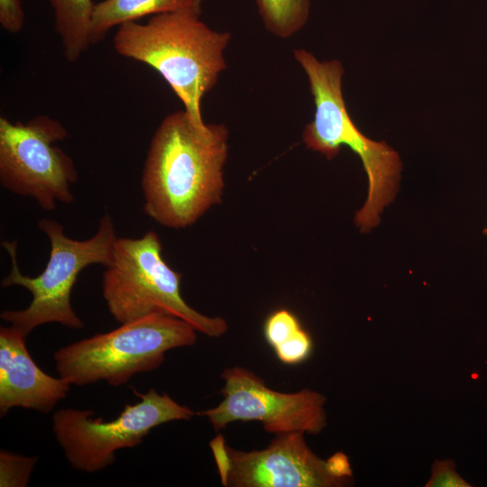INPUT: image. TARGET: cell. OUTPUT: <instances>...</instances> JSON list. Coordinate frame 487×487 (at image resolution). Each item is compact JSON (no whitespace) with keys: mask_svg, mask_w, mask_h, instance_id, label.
Returning a JSON list of instances; mask_svg holds the SVG:
<instances>
[{"mask_svg":"<svg viewBox=\"0 0 487 487\" xmlns=\"http://www.w3.org/2000/svg\"><path fill=\"white\" fill-rule=\"evenodd\" d=\"M36 462L37 457H27L6 451H1L0 486H26Z\"/></svg>","mask_w":487,"mask_h":487,"instance_id":"cell-15","label":"cell"},{"mask_svg":"<svg viewBox=\"0 0 487 487\" xmlns=\"http://www.w3.org/2000/svg\"><path fill=\"white\" fill-rule=\"evenodd\" d=\"M303 432L277 435L263 449L239 451L223 437L210 443L221 482L228 487H338L350 481L333 475L327 461L308 446Z\"/></svg>","mask_w":487,"mask_h":487,"instance_id":"cell-10","label":"cell"},{"mask_svg":"<svg viewBox=\"0 0 487 487\" xmlns=\"http://www.w3.org/2000/svg\"><path fill=\"white\" fill-rule=\"evenodd\" d=\"M38 226L48 237L51 252L45 269L36 277L24 275L20 271L17 242H2L9 254L11 269L2 279L1 287H23L31 292L32 299L26 308L5 310L0 317L23 336L47 323L80 329L84 323L71 306V290L83 269L92 264L107 267L111 263L117 238L113 219L110 215H104L95 234L81 241L67 236L63 225L57 220L43 218L38 222Z\"/></svg>","mask_w":487,"mask_h":487,"instance_id":"cell-4","label":"cell"},{"mask_svg":"<svg viewBox=\"0 0 487 487\" xmlns=\"http://www.w3.org/2000/svg\"><path fill=\"white\" fill-rule=\"evenodd\" d=\"M294 58L305 71L315 105L313 120L303 131L308 149L330 160L342 146L356 153L368 177V196L354 217L362 232L380 221V214L394 198L401 170L399 154L385 142L366 137L350 117L342 93L344 68L340 61L318 60L304 49L294 51Z\"/></svg>","mask_w":487,"mask_h":487,"instance_id":"cell-3","label":"cell"},{"mask_svg":"<svg viewBox=\"0 0 487 487\" xmlns=\"http://www.w3.org/2000/svg\"><path fill=\"white\" fill-rule=\"evenodd\" d=\"M135 404H125L110 420L95 418L89 409H60L52 416V431L65 457L78 471L95 473L112 464L115 452L140 445L150 431L164 423L189 420L196 412L154 389L140 393Z\"/></svg>","mask_w":487,"mask_h":487,"instance_id":"cell-7","label":"cell"},{"mask_svg":"<svg viewBox=\"0 0 487 487\" xmlns=\"http://www.w3.org/2000/svg\"><path fill=\"white\" fill-rule=\"evenodd\" d=\"M455 471L452 461H436L432 466V474L426 487H470Z\"/></svg>","mask_w":487,"mask_h":487,"instance_id":"cell-18","label":"cell"},{"mask_svg":"<svg viewBox=\"0 0 487 487\" xmlns=\"http://www.w3.org/2000/svg\"><path fill=\"white\" fill-rule=\"evenodd\" d=\"M328 468L333 475L337 478L350 481L352 471L346 455L336 453L327 460Z\"/></svg>","mask_w":487,"mask_h":487,"instance_id":"cell-20","label":"cell"},{"mask_svg":"<svg viewBox=\"0 0 487 487\" xmlns=\"http://www.w3.org/2000/svg\"><path fill=\"white\" fill-rule=\"evenodd\" d=\"M181 277L164 261L156 232L148 231L139 238L117 237L112 262L103 273V297L120 324L163 314L188 322L209 337L223 335L227 322L188 305L180 293Z\"/></svg>","mask_w":487,"mask_h":487,"instance_id":"cell-5","label":"cell"},{"mask_svg":"<svg viewBox=\"0 0 487 487\" xmlns=\"http://www.w3.org/2000/svg\"><path fill=\"white\" fill-rule=\"evenodd\" d=\"M69 136L59 121L37 115L27 123L0 117V184L33 198L46 211L74 200L78 178L72 158L55 143Z\"/></svg>","mask_w":487,"mask_h":487,"instance_id":"cell-8","label":"cell"},{"mask_svg":"<svg viewBox=\"0 0 487 487\" xmlns=\"http://www.w3.org/2000/svg\"><path fill=\"white\" fill-rule=\"evenodd\" d=\"M220 390L223 400L215 408L198 413L207 417L216 431L235 421H259L271 434L290 432L317 434L326 426V398L304 389L280 392L269 388L255 373L234 366L223 371Z\"/></svg>","mask_w":487,"mask_h":487,"instance_id":"cell-9","label":"cell"},{"mask_svg":"<svg viewBox=\"0 0 487 487\" xmlns=\"http://www.w3.org/2000/svg\"><path fill=\"white\" fill-rule=\"evenodd\" d=\"M311 349V338L302 328L294 336L273 350L281 363L292 365L304 362L309 356Z\"/></svg>","mask_w":487,"mask_h":487,"instance_id":"cell-17","label":"cell"},{"mask_svg":"<svg viewBox=\"0 0 487 487\" xmlns=\"http://www.w3.org/2000/svg\"><path fill=\"white\" fill-rule=\"evenodd\" d=\"M48 1L63 54L68 61L75 62L91 45L90 29L95 4L92 0Z\"/></svg>","mask_w":487,"mask_h":487,"instance_id":"cell-13","label":"cell"},{"mask_svg":"<svg viewBox=\"0 0 487 487\" xmlns=\"http://www.w3.org/2000/svg\"><path fill=\"white\" fill-rule=\"evenodd\" d=\"M0 24L9 33H18L24 24L20 0H0Z\"/></svg>","mask_w":487,"mask_h":487,"instance_id":"cell-19","label":"cell"},{"mask_svg":"<svg viewBox=\"0 0 487 487\" xmlns=\"http://www.w3.org/2000/svg\"><path fill=\"white\" fill-rule=\"evenodd\" d=\"M483 234L487 235V227L483 230Z\"/></svg>","mask_w":487,"mask_h":487,"instance_id":"cell-21","label":"cell"},{"mask_svg":"<svg viewBox=\"0 0 487 487\" xmlns=\"http://www.w3.org/2000/svg\"><path fill=\"white\" fill-rule=\"evenodd\" d=\"M25 337L17 330L0 328V414L14 407L49 413L70 388L63 378L45 373L32 358Z\"/></svg>","mask_w":487,"mask_h":487,"instance_id":"cell-11","label":"cell"},{"mask_svg":"<svg viewBox=\"0 0 487 487\" xmlns=\"http://www.w3.org/2000/svg\"><path fill=\"white\" fill-rule=\"evenodd\" d=\"M204 0H103L95 4L91 29V44L100 41L115 26L136 22L147 15L176 11L201 14Z\"/></svg>","mask_w":487,"mask_h":487,"instance_id":"cell-12","label":"cell"},{"mask_svg":"<svg viewBox=\"0 0 487 487\" xmlns=\"http://www.w3.org/2000/svg\"><path fill=\"white\" fill-rule=\"evenodd\" d=\"M266 30L287 39L301 30L309 16V0H255Z\"/></svg>","mask_w":487,"mask_h":487,"instance_id":"cell-14","label":"cell"},{"mask_svg":"<svg viewBox=\"0 0 487 487\" xmlns=\"http://www.w3.org/2000/svg\"><path fill=\"white\" fill-rule=\"evenodd\" d=\"M197 332L181 318L154 314L61 347L53 358L60 377L71 385L121 386L160 367L169 350L194 345Z\"/></svg>","mask_w":487,"mask_h":487,"instance_id":"cell-6","label":"cell"},{"mask_svg":"<svg viewBox=\"0 0 487 487\" xmlns=\"http://www.w3.org/2000/svg\"><path fill=\"white\" fill-rule=\"evenodd\" d=\"M228 137L225 125L198 127L185 110L164 117L152 138L142 174L145 214L163 226L181 229L218 204Z\"/></svg>","mask_w":487,"mask_h":487,"instance_id":"cell-1","label":"cell"},{"mask_svg":"<svg viewBox=\"0 0 487 487\" xmlns=\"http://www.w3.org/2000/svg\"><path fill=\"white\" fill-rule=\"evenodd\" d=\"M229 32L216 31L192 11L152 15L145 23H124L113 39L115 51L156 70L171 87L192 122L207 126L203 97L225 69Z\"/></svg>","mask_w":487,"mask_h":487,"instance_id":"cell-2","label":"cell"},{"mask_svg":"<svg viewBox=\"0 0 487 487\" xmlns=\"http://www.w3.org/2000/svg\"><path fill=\"white\" fill-rule=\"evenodd\" d=\"M301 329L298 317L292 312L288 309H278L266 318L263 335L267 343L274 349Z\"/></svg>","mask_w":487,"mask_h":487,"instance_id":"cell-16","label":"cell"}]
</instances>
